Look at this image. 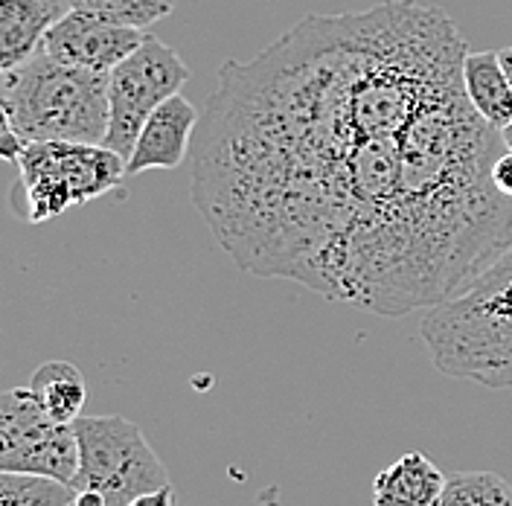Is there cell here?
<instances>
[{
  "mask_svg": "<svg viewBox=\"0 0 512 506\" xmlns=\"http://www.w3.org/2000/svg\"><path fill=\"white\" fill-rule=\"evenodd\" d=\"M440 6L306 15L222 64L192 158V204L245 274L384 317L431 309L512 248L492 184L501 131L463 85Z\"/></svg>",
  "mask_w": 512,
  "mask_h": 506,
  "instance_id": "1",
  "label": "cell"
},
{
  "mask_svg": "<svg viewBox=\"0 0 512 506\" xmlns=\"http://www.w3.org/2000/svg\"><path fill=\"white\" fill-rule=\"evenodd\" d=\"M419 338L440 373L492 390L512 387V248L425 309Z\"/></svg>",
  "mask_w": 512,
  "mask_h": 506,
  "instance_id": "2",
  "label": "cell"
},
{
  "mask_svg": "<svg viewBox=\"0 0 512 506\" xmlns=\"http://www.w3.org/2000/svg\"><path fill=\"white\" fill-rule=\"evenodd\" d=\"M0 111L27 143H102L108 134V73L53 59L44 47L3 70Z\"/></svg>",
  "mask_w": 512,
  "mask_h": 506,
  "instance_id": "3",
  "label": "cell"
},
{
  "mask_svg": "<svg viewBox=\"0 0 512 506\" xmlns=\"http://www.w3.org/2000/svg\"><path fill=\"white\" fill-rule=\"evenodd\" d=\"M126 175V158L102 143H30L18 160L9 204L21 222H53L70 207L117 190Z\"/></svg>",
  "mask_w": 512,
  "mask_h": 506,
  "instance_id": "4",
  "label": "cell"
},
{
  "mask_svg": "<svg viewBox=\"0 0 512 506\" xmlns=\"http://www.w3.org/2000/svg\"><path fill=\"white\" fill-rule=\"evenodd\" d=\"M76 492H96L108 506H128L137 495L169 486V472L143 431L120 413L79 416Z\"/></svg>",
  "mask_w": 512,
  "mask_h": 506,
  "instance_id": "5",
  "label": "cell"
},
{
  "mask_svg": "<svg viewBox=\"0 0 512 506\" xmlns=\"http://www.w3.org/2000/svg\"><path fill=\"white\" fill-rule=\"evenodd\" d=\"M190 76L192 70L184 59L146 32L143 44L108 73V134L102 146L123 155L128 163L152 111L169 96L181 94Z\"/></svg>",
  "mask_w": 512,
  "mask_h": 506,
  "instance_id": "6",
  "label": "cell"
},
{
  "mask_svg": "<svg viewBox=\"0 0 512 506\" xmlns=\"http://www.w3.org/2000/svg\"><path fill=\"white\" fill-rule=\"evenodd\" d=\"M0 472L56 477L70 486L79 472L76 428L41 411L30 387H9L0 396Z\"/></svg>",
  "mask_w": 512,
  "mask_h": 506,
  "instance_id": "7",
  "label": "cell"
},
{
  "mask_svg": "<svg viewBox=\"0 0 512 506\" xmlns=\"http://www.w3.org/2000/svg\"><path fill=\"white\" fill-rule=\"evenodd\" d=\"M143 38V30L111 24L85 9H67L44 35V50L70 67L111 73L143 44Z\"/></svg>",
  "mask_w": 512,
  "mask_h": 506,
  "instance_id": "8",
  "label": "cell"
},
{
  "mask_svg": "<svg viewBox=\"0 0 512 506\" xmlns=\"http://www.w3.org/2000/svg\"><path fill=\"white\" fill-rule=\"evenodd\" d=\"M201 126L198 111L187 96H169L152 111L137 137V146L128 158V175L152 169H178L190 152L192 134Z\"/></svg>",
  "mask_w": 512,
  "mask_h": 506,
  "instance_id": "9",
  "label": "cell"
},
{
  "mask_svg": "<svg viewBox=\"0 0 512 506\" xmlns=\"http://www.w3.org/2000/svg\"><path fill=\"white\" fill-rule=\"evenodd\" d=\"M67 9V0H0V67L30 62Z\"/></svg>",
  "mask_w": 512,
  "mask_h": 506,
  "instance_id": "10",
  "label": "cell"
},
{
  "mask_svg": "<svg viewBox=\"0 0 512 506\" xmlns=\"http://www.w3.org/2000/svg\"><path fill=\"white\" fill-rule=\"evenodd\" d=\"M446 480L422 451H408L376 475L373 506H434Z\"/></svg>",
  "mask_w": 512,
  "mask_h": 506,
  "instance_id": "11",
  "label": "cell"
},
{
  "mask_svg": "<svg viewBox=\"0 0 512 506\" xmlns=\"http://www.w3.org/2000/svg\"><path fill=\"white\" fill-rule=\"evenodd\" d=\"M463 85L472 108L492 128L512 123V85L501 67L498 50H480L469 53L463 62Z\"/></svg>",
  "mask_w": 512,
  "mask_h": 506,
  "instance_id": "12",
  "label": "cell"
},
{
  "mask_svg": "<svg viewBox=\"0 0 512 506\" xmlns=\"http://www.w3.org/2000/svg\"><path fill=\"white\" fill-rule=\"evenodd\" d=\"M35 396V402L41 405V411L50 419L62 422V425H73L88 399V384L85 376L79 373V367H73L70 361H47L32 373L30 384H27Z\"/></svg>",
  "mask_w": 512,
  "mask_h": 506,
  "instance_id": "13",
  "label": "cell"
},
{
  "mask_svg": "<svg viewBox=\"0 0 512 506\" xmlns=\"http://www.w3.org/2000/svg\"><path fill=\"white\" fill-rule=\"evenodd\" d=\"M73 501L76 489L64 480L0 472V506H70Z\"/></svg>",
  "mask_w": 512,
  "mask_h": 506,
  "instance_id": "14",
  "label": "cell"
},
{
  "mask_svg": "<svg viewBox=\"0 0 512 506\" xmlns=\"http://www.w3.org/2000/svg\"><path fill=\"white\" fill-rule=\"evenodd\" d=\"M434 506H512V486L495 472H454Z\"/></svg>",
  "mask_w": 512,
  "mask_h": 506,
  "instance_id": "15",
  "label": "cell"
},
{
  "mask_svg": "<svg viewBox=\"0 0 512 506\" xmlns=\"http://www.w3.org/2000/svg\"><path fill=\"white\" fill-rule=\"evenodd\" d=\"M70 9H85L99 18L131 27V30H149L160 18H169L175 12V0H67Z\"/></svg>",
  "mask_w": 512,
  "mask_h": 506,
  "instance_id": "16",
  "label": "cell"
},
{
  "mask_svg": "<svg viewBox=\"0 0 512 506\" xmlns=\"http://www.w3.org/2000/svg\"><path fill=\"white\" fill-rule=\"evenodd\" d=\"M27 146H30V143L6 123V117H0V158L9 160V163H18L21 155L27 152Z\"/></svg>",
  "mask_w": 512,
  "mask_h": 506,
  "instance_id": "17",
  "label": "cell"
},
{
  "mask_svg": "<svg viewBox=\"0 0 512 506\" xmlns=\"http://www.w3.org/2000/svg\"><path fill=\"white\" fill-rule=\"evenodd\" d=\"M492 184H495V190L501 192V195H507L512 198V152H501L495 163H492Z\"/></svg>",
  "mask_w": 512,
  "mask_h": 506,
  "instance_id": "18",
  "label": "cell"
},
{
  "mask_svg": "<svg viewBox=\"0 0 512 506\" xmlns=\"http://www.w3.org/2000/svg\"><path fill=\"white\" fill-rule=\"evenodd\" d=\"M128 506H175V489L169 483V486L155 489V492H143V495H137Z\"/></svg>",
  "mask_w": 512,
  "mask_h": 506,
  "instance_id": "19",
  "label": "cell"
},
{
  "mask_svg": "<svg viewBox=\"0 0 512 506\" xmlns=\"http://www.w3.org/2000/svg\"><path fill=\"white\" fill-rule=\"evenodd\" d=\"M73 506H108L105 504V498L102 495H96V492H76V501Z\"/></svg>",
  "mask_w": 512,
  "mask_h": 506,
  "instance_id": "20",
  "label": "cell"
},
{
  "mask_svg": "<svg viewBox=\"0 0 512 506\" xmlns=\"http://www.w3.org/2000/svg\"><path fill=\"white\" fill-rule=\"evenodd\" d=\"M498 59H501V67H504V73H507V79H510L512 85V47L498 50Z\"/></svg>",
  "mask_w": 512,
  "mask_h": 506,
  "instance_id": "21",
  "label": "cell"
},
{
  "mask_svg": "<svg viewBox=\"0 0 512 506\" xmlns=\"http://www.w3.org/2000/svg\"><path fill=\"white\" fill-rule=\"evenodd\" d=\"M501 140H504V149H510L512 152V123L501 128Z\"/></svg>",
  "mask_w": 512,
  "mask_h": 506,
  "instance_id": "22",
  "label": "cell"
},
{
  "mask_svg": "<svg viewBox=\"0 0 512 506\" xmlns=\"http://www.w3.org/2000/svg\"><path fill=\"white\" fill-rule=\"evenodd\" d=\"M70 506H73V504H70Z\"/></svg>",
  "mask_w": 512,
  "mask_h": 506,
  "instance_id": "23",
  "label": "cell"
}]
</instances>
